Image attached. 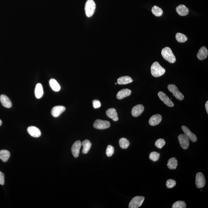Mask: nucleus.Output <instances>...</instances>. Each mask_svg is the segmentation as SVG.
Segmentation results:
<instances>
[{
    "label": "nucleus",
    "mask_w": 208,
    "mask_h": 208,
    "mask_svg": "<svg viewBox=\"0 0 208 208\" xmlns=\"http://www.w3.org/2000/svg\"><path fill=\"white\" fill-rule=\"evenodd\" d=\"M165 68L162 67L158 62H155L151 66V74L154 77H160L165 74Z\"/></svg>",
    "instance_id": "nucleus-1"
},
{
    "label": "nucleus",
    "mask_w": 208,
    "mask_h": 208,
    "mask_svg": "<svg viewBox=\"0 0 208 208\" xmlns=\"http://www.w3.org/2000/svg\"><path fill=\"white\" fill-rule=\"evenodd\" d=\"M162 56L164 59L170 63H174L176 62V57L174 55L172 50L169 47H165L162 49L161 52Z\"/></svg>",
    "instance_id": "nucleus-2"
},
{
    "label": "nucleus",
    "mask_w": 208,
    "mask_h": 208,
    "mask_svg": "<svg viewBox=\"0 0 208 208\" xmlns=\"http://www.w3.org/2000/svg\"><path fill=\"white\" fill-rule=\"evenodd\" d=\"M96 5L93 0H87L85 5V11L87 17L93 16L95 12Z\"/></svg>",
    "instance_id": "nucleus-3"
},
{
    "label": "nucleus",
    "mask_w": 208,
    "mask_h": 208,
    "mask_svg": "<svg viewBox=\"0 0 208 208\" xmlns=\"http://www.w3.org/2000/svg\"><path fill=\"white\" fill-rule=\"evenodd\" d=\"M168 89L170 92L173 93V95L179 100L182 101L184 99V96L179 91L178 87L175 84H169L168 86Z\"/></svg>",
    "instance_id": "nucleus-4"
},
{
    "label": "nucleus",
    "mask_w": 208,
    "mask_h": 208,
    "mask_svg": "<svg viewBox=\"0 0 208 208\" xmlns=\"http://www.w3.org/2000/svg\"><path fill=\"white\" fill-rule=\"evenodd\" d=\"M144 200V197L143 196H135L131 200L129 203V208H138L142 205Z\"/></svg>",
    "instance_id": "nucleus-5"
},
{
    "label": "nucleus",
    "mask_w": 208,
    "mask_h": 208,
    "mask_svg": "<svg viewBox=\"0 0 208 208\" xmlns=\"http://www.w3.org/2000/svg\"><path fill=\"white\" fill-rule=\"evenodd\" d=\"M109 121L98 119L96 120L93 124L94 127L97 129L104 130L110 126Z\"/></svg>",
    "instance_id": "nucleus-6"
},
{
    "label": "nucleus",
    "mask_w": 208,
    "mask_h": 208,
    "mask_svg": "<svg viewBox=\"0 0 208 208\" xmlns=\"http://www.w3.org/2000/svg\"><path fill=\"white\" fill-rule=\"evenodd\" d=\"M178 139L182 148L184 149H187L190 144L189 139L187 136L185 134H180L179 135Z\"/></svg>",
    "instance_id": "nucleus-7"
},
{
    "label": "nucleus",
    "mask_w": 208,
    "mask_h": 208,
    "mask_svg": "<svg viewBox=\"0 0 208 208\" xmlns=\"http://www.w3.org/2000/svg\"><path fill=\"white\" fill-rule=\"evenodd\" d=\"M206 178L204 174L201 172H199L196 175V184L198 188L204 187L206 184Z\"/></svg>",
    "instance_id": "nucleus-8"
},
{
    "label": "nucleus",
    "mask_w": 208,
    "mask_h": 208,
    "mask_svg": "<svg viewBox=\"0 0 208 208\" xmlns=\"http://www.w3.org/2000/svg\"><path fill=\"white\" fill-rule=\"evenodd\" d=\"M82 146V142L78 140L75 141L71 147V151L73 155L75 158L78 157L80 152V149Z\"/></svg>",
    "instance_id": "nucleus-9"
},
{
    "label": "nucleus",
    "mask_w": 208,
    "mask_h": 208,
    "mask_svg": "<svg viewBox=\"0 0 208 208\" xmlns=\"http://www.w3.org/2000/svg\"><path fill=\"white\" fill-rule=\"evenodd\" d=\"M158 96L160 100H161L166 105H167V106H168L169 107H172L173 106L174 104L173 102L170 100L169 97L167 96L164 92H158Z\"/></svg>",
    "instance_id": "nucleus-10"
},
{
    "label": "nucleus",
    "mask_w": 208,
    "mask_h": 208,
    "mask_svg": "<svg viewBox=\"0 0 208 208\" xmlns=\"http://www.w3.org/2000/svg\"><path fill=\"white\" fill-rule=\"evenodd\" d=\"M182 129L184 133V134L187 136L189 139H191L193 142H196L197 140V138L196 135L193 134L190 130L189 128L187 127L186 126H182Z\"/></svg>",
    "instance_id": "nucleus-11"
},
{
    "label": "nucleus",
    "mask_w": 208,
    "mask_h": 208,
    "mask_svg": "<svg viewBox=\"0 0 208 208\" xmlns=\"http://www.w3.org/2000/svg\"><path fill=\"white\" fill-rule=\"evenodd\" d=\"M66 108L63 106H57L54 107L51 110V115L54 117H58L65 111Z\"/></svg>",
    "instance_id": "nucleus-12"
},
{
    "label": "nucleus",
    "mask_w": 208,
    "mask_h": 208,
    "mask_svg": "<svg viewBox=\"0 0 208 208\" xmlns=\"http://www.w3.org/2000/svg\"><path fill=\"white\" fill-rule=\"evenodd\" d=\"M27 132L31 136L35 138H38L41 136V132L39 128L35 126L29 127L27 129Z\"/></svg>",
    "instance_id": "nucleus-13"
},
{
    "label": "nucleus",
    "mask_w": 208,
    "mask_h": 208,
    "mask_svg": "<svg viewBox=\"0 0 208 208\" xmlns=\"http://www.w3.org/2000/svg\"><path fill=\"white\" fill-rule=\"evenodd\" d=\"M144 110V107L142 105H138L134 107L131 111L132 116L137 117L140 116Z\"/></svg>",
    "instance_id": "nucleus-14"
},
{
    "label": "nucleus",
    "mask_w": 208,
    "mask_h": 208,
    "mask_svg": "<svg viewBox=\"0 0 208 208\" xmlns=\"http://www.w3.org/2000/svg\"><path fill=\"white\" fill-rule=\"evenodd\" d=\"M162 120V116L160 114L153 115L149 120V124L151 126H155L158 125Z\"/></svg>",
    "instance_id": "nucleus-15"
},
{
    "label": "nucleus",
    "mask_w": 208,
    "mask_h": 208,
    "mask_svg": "<svg viewBox=\"0 0 208 208\" xmlns=\"http://www.w3.org/2000/svg\"><path fill=\"white\" fill-rule=\"evenodd\" d=\"M0 102L2 105L6 108H10L12 106L11 101L7 96L2 95L0 96Z\"/></svg>",
    "instance_id": "nucleus-16"
},
{
    "label": "nucleus",
    "mask_w": 208,
    "mask_h": 208,
    "mask_svg": "<svg viewBox=\"0 0 208 208\" xmlns=\"http://www.w3.org/2000/svg\"><path fill=\"white\" fill-rule=\"evenodd\" d=\"M106 114L109 118H111L114 121H118V114L115 108L109 109L106 111Z\"/></svg>",
    "instance_id": "nucleus-17"
},
{
    "label": "nucleus",
    "mask_w": 208,
    "mask_h": 208,
    "mask_svg": "<svg viewBox=\"0 0 208 208\" xmlns=\"http://www.w3.org/2000/svg\"><path fill=\"white\" fill-rule=\"evenodd\" d=\"M208 51L206 47L203 46L199 50L197 54L198 59L203 60L206 59L207 57Z\"/></svg>",
    "instance_id": "nucleus-18"
},
{
    "label": "nucleus",
    "mask_w": 208,
    "mask_h": 208,
    "mask_svg": "<svg viewBox=\"0 0 208 208\" xmlns=\"http://www.w3.org/2000/svg\"><path fill=\"white\" fill-rule=\"evenodd\" d=\"M131 91L129 89H124L119 91L117 94L116 97L119 100H121L125 97L129 96L131 95Z\"/></svg>",
    "instance_id": "nucleus-19"
},
{
    "label": "nucleus",
    "mask_w": 208,
    "mask_h": 208,
    "mask_svg": "<svg viewBox=\"0 0 208 208\" xmlns=\"http://www.w3.org/2000/svg\"><path fill=\"white\" fill-rule=\"evenodd\" d=\"M177 12L181 16H186L189 13V10L184 5L181 4L176 8Z\"/></svg>",
    "instance_id": "nucleus-20"
},
{
    "label": "nucleus",
    "mask_w": 208,
    "mask_h": 208,
    "mask_svg": "<svg viewBox=\"0 0 208 208\" xmlns=\"http://www.w3.org/2000/svg\"><path fill=\"white\" fill-rule=\"evenodd\" d=\"M44 91L43 86L41 84H37L35 89V95L37 99H40L43 97Z\"/></svg>",
    "instance_id": "nucleus-21"
},
{
    "label": "nucleus",
    "mask_w": 208,
    "mask_h": 208,
    "mask_svg": "<svg viewBox=\"0 0 208 208\" xmlns=\"http://www.w3.org/2000/svg\"><path fill=\"white\" fill-rule=\"evenodd\" d=\"M83 147V154H86L88 153L92 147V144L88 139H85L82 142Z\"/></svg>",
    "instance_id": "nucleus-22"
},
{
    "label": "nucleus",
    "mask_w": 208,
    "mask_h": 208,
    "mask_svg": "<svg viewBox=\"0 0 208 208\" xmlns=\"http://www.w3.org/2000/svg\"><path fill=\"white\" fill-rule=\"evenodd\" d=\"M133 82V79L128 76H122L119 78L117 80L118 83L120 85L129 84Z\"/></svg>",
    "instance_id": "nucleus-23"
},
{
    "label": "nucleus",
    "mask_w": 208,
    "mask_h": 208,
    "mask_svg": "<svg viewBox=\"0 0 208 208\" xmlns=\"http://www.w3.org/2000/svg\"><path fill=\"white\" fill-rule=\"evenodd\" d=\"M49 83L50 87L54 92H59L61 89V87L56 79H51L50 80Z\"/></svg>",
    "instance_id": "nucleus-24"
},
{
    "label": "nucleus",
    "mask_w": 208,
    "mask_h": 208,
    "mask_svg": "<svg viewBox=\"0 0 208 208\" xmlns=\"http://www.w3.org/2000/svg\"><path fill=\"white\" fill-rule=\"evenodd\" d=\"M167 165L168 168L170 169L175 170L176 169L177 167V160L174 157L168 160Z\"/></svg>",
    "instance_id": "nucleus-25"
},
{
    "label": "nucleus",
    "mask_w": 208,
    "mask_h": 208,
    "mask_svg": "<svg viewBox=\"0 0 208 208\" xmlns=\"http://www.w3.org/2000/svg\"><path fill=\"white\" fill-rule=\"evenodd\" d=\"M10 157V153L9 151L4 149L0 151V159L3 162H7Z\"/></svg>",
    "instance_id": "nucleus-26"
},
{
    "label": "nucleus",
    "mask_w": 208,
    "mask_h": 208,
    "mask_svg": "<svg viewBox=\"0 0 208 208\" xmlns=\"http://www.w3.org/2000/svg\"><path fill=\"white\" fill-rule=\"evenodd\" d=\"M119 144L121 149H127L129 147L130 143L126 138H122L120 139Z\"/></svg>",
    "instance_id": "nucleus-27"
},
{
    "label": "nucleus",
    "mask_w": 208,
    "mask_h": 208,
    "mask_svg": "<svg viewBox=\"0 0 208 208\" xmlns=\"http://www.w3.org/2000/svg\"><path fill=\"white\" fill-rule=\"evenodd\" d=\"M152 11L153 14L157 17H160L163 14V11L161 8L156 6L152 7Z\"/></svg>",
    "instance_id": "nucleus-28"
},
{
    "label": "nucleus",
    "mask_w": 208,
    "mask_h": 208,
    "mask_svg": "<svg viewBox=\"0 0 208 208\" xmlns=\"http://www.w3.org/2000/svg\"><path fill=\"white\" fill-rule=\"evenodd\" d=\"M177 40L179 43H184L188 40L187 37L182 33H177L175 35Z\"/></svg>",
    "instance_id": "nucleus-29"
},
{
    "label": "nucleus",
    "mask_w": 208,
    "mask_h": 208,
    "mask_svg": "<svg viewBox=\"0 0 208 208\" xmlns=\"http://www.w3.org/2000/svg\"><path fill=\"white\" fill-rule=\"evenodd\" d=\"M186 205L185 201H178L174 203L172 206V208H186Z\"/></svg>",
    "instance_id": "nucleus-30"
},
{
    "label": "nucleus",
    "mask_w": 208,
    "mask_h": 208,
    "mask_svg": "<svg viewBox=\"0 0 208 208\" xmlns=\"http://www.w3.org/2000/svg\"><path fill=\"white\" fill-rule=\"evenodd\" d=\"M160 154L155 152H151L149 155V158L153 161L156 162L160 158Z\"/></svg>",
    "instance_id": "nucleus-31"
},
{
    "label": "nucleus",
    "mask_w": 208,
    "mask_h": 208,
    "mask_svg": "<svg viewBox=\"0 0 208 208\" xmlns=\"http://www.w3.org/2000/svg\"><path fill=\"white\" fill-rule=\"evenodd\" d=\"M165 144V141L164 139H157L155 143V145L158 148L161 149Z\"/></svg>",
    "instance_id": "nucleus-32"
},
{
    "label": "nucleus",
    "mask_w": 208,
    "mask_h": 208,
    "mask_svg": "<svg viewBox=\"0 0 208 208\" xmlns=\"http://www.w3.org/2000/svg\"><path fill=\"white\" fill-rule=\"evenodd\" d=\"M106 153V155L108 157H111L114 153V149L113 146L109 145L107 147Z\"/></svg>",
    "instance_id": "nucleus-33"
},
{
    "label": "nucleus",
    "mask_w": 208,
    "mask_h": 208,
    "mask_svg": "<svg viewBox=\"0 0 208 208\" xmlns=\"http://www.w3.org/2000/svg\"><path fill=\"white\" fill-rule=\"evenodd\" d=\"M176 184V181L172 179H168L166 182V186L169 188H171L175 186Z\"/></svg>",
    "instance_id": "nucleus-34"
},
{
    "label": "nucleus",
    "mask_w": 208,
    "mask_h": 208,
    "mask_svg": "<svg viewBox=\"0 0 208 208\" xmlns=\"http://www.w3.org/2000/svg\"><path fill=\"white\" fill-rule=\"evenodd\" d=\"M93 106L94 108L95 109L100 108L101 106V103L98 100H95L92 102Z\"/></svg>",
    "instance_id": "nucleus-35"
},
{
    "label": "nucleus",
    "mask_w": 208,
    "mask_h": 208,
    "mask_svg": "<svg viewBox=\"0 0 208 208\" xmlns=\"http://www.w3.org/2000/svg\"><path fill=\"white\" fill-rule=\"evenodd\" d=\"M4 174L0 171V184L4 185Z\"/></svg>",
    "instance_id": "nucleus-36"
},
{
    "label": "nucleus",
    "mask_w": 208,
    "mask_h": 208,
    "mask_svg": "<svg viewBox=\"0 0 208 208\" xmlns=\"http://www.w3.org/2000/svg\"><path fill=\"white\" fill-rule=\"evenodd\" d=\"M205 108L206 110V111H207V114H208V102L207 101L206 102L205 105Z\"/></svg>",
    "instance_id": "nucleus-37"
},
{
    "label": "nucleus",
    "mask_w": 208,
    "mask_h": 208,
    "mask_svg": "<svg viewBox=\"0 0 208 208\" xmlns=\"http://www.w3.org/2000/svg\"><path fill=\"white\" fill-rule=\"evenodd\" d=\"M2 124V121L0 120V126Z\"/></svg>",
    "instance_id": "nucleus-38"
}]
</instances>
